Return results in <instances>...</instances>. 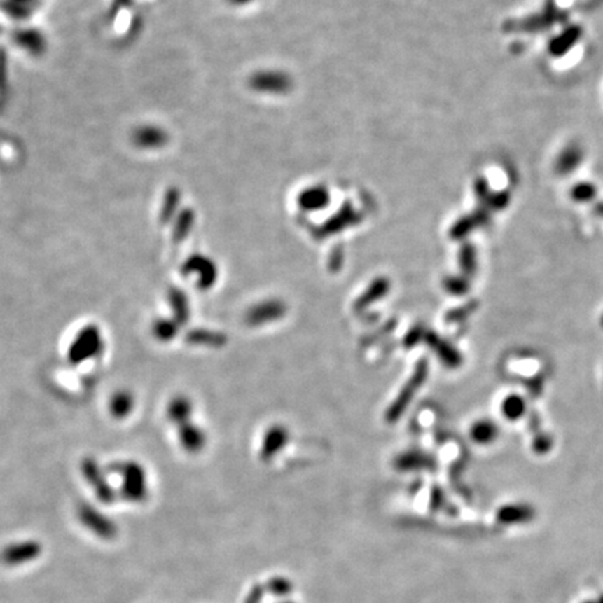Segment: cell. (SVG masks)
I'll return each mask as SVG.
<instances>
[{"label": "cell", "mask_w": 603, "mask_h": 603, "mask_svg": "<svg viewBox=\"0 0 603 603\" xmlns=\"http://www.w3.org/2000/svg\"><path fill=\"white\" fill-rule=\"evenodd\" d=\"M185 274H199L197 285L201 289L211 288L216 281V270L215 265L200 256H195L188 260V263L183 265Z\"/></svg>", "instance_id": "7"}, {"label": "cell", "mask_w": 603, "mask_h": 603, "mask_svg": "<svg viewBox=\"0 0 603 603\" xmlns=\"http://www.w3.org/2000/svg\"><path fill=\"white\" fill-rule=\"evenodd\" d=\"M102 351V337L95 326L84 327L74 338L69 349V362L80 365L98 356Z\"/></svg>", "instance_id": "2"}, {"label": "cell", "mask_w": 603, "mask_h": 603, "mask_svg": "<svg viewBox=\"0 0 603 603\" xmlns=\"http://www.w3.org/2000/svg\"><path fill=\"white\" fill-rule=\"evenodd\" d=\"M284 313H285L284 303L278 300H268L251 307L246 314V320L250 326H261L263 323L272 321L282 317Z\"/></svg>", "instance_id": "8"}, {"label": "cell", "mask_w": 603, "mask_h": 603, "mask_svg": "<svg viewBox=\"0 0 603 603\" xmlns=\"http://www.w3.org/2000/svg\"><path fill=\"white\" fill-rule=\"evenodd\" d=\"M286 441H288V431L282 426L271 427L264 436L261 457L264 459L274 457L278 451L282 450V447L286 444Z\"/></svg>", "instance_id": "9"}, {"label": "cell", "mask_w": 603, "mask_h": 603, "mask_svg": "<svg viewBox=\"0 0 603 603\" xmlns=\"http://www.w3.org/2000/svg\"><path fill=\"white\" fill-rule=\"evenodd\" d=\"M192 410H193L192 402L185 397H176L169 402L167 412H168L169 420L181 426V424L189 422Z\"/></svg>", "instance_id": "12"}, {"label": "cell", "mask_w": 603, "mask_h": 603, "mask_svg": "<svg viewBox=\"0 0 603 603\" xmlns=\"http://www.w3.org/2000/svg\"><path fill=\"white\" fill-rule=\"evenodd\" d=\"M426 372H427L426 363H420V365L416 368L415 375H413V376H412V379L405 384V387H403L401 394L397 397V400L394 401V403L387 409L386 417H387V420H389V422H396V420L401 416L402 413H403V410H405V409H406V406L409 405V401H410V400H412V397L416 394V390H417V389L420 387V384L423 383V379L426 377Z\"/></svg>", "instance_id": "6"}, {"label": "cell", "mask_w": 603, "mask_h": 603, "mask_svg": "<svg viewBox=\"0 0 603 603\" xmlns=\"http://www.w3.org/2000/svg\"><path fill=\"white\" fill-rule=\"evenodd\" d=\"M77 515L81 524L98 538L104 541H112L116 538L118 527L115 525V522L111 521L101 511H98L95 507L83 503L77 510Z\"/></svg>", "instance_id": "3"}, {"label": "cell", "mask_w": 603, "mask_h": 603, "mask_svg": "<svg viewBox=\"0 0 603 603\" xmlns=\"http://www.w3.org/2000/svg\"><path fill=\"white\" fill-rule=\"evenodd\" d=\"M390 289V281L386 278H379L376 279L368 289L366 292L356 300V309L362 310L368 306H370L372 303H375V300L382 299L383 296H386V293Z\"/></svg>", "instance_id": "11"}, {"label": "cell", "mask_w": 603, "mask_h": 603, "mask_svg": "<svg viewBox=\"0 0 603 603\" xmlns=\"http://www.w3.org/2000/svg\"><path fill=\"white\" fill-rule=\"evenodd\" d=\"M581 157L583 155L577 147H571V148L566 150L556 164L557 172L559 174H569V172L574 171L576 169L574 167H577V164L581 161Z\"/></svg>", "instance_id": "17"}, {"label": "cell", "mask_w": 603, "mask_h": 603, "mask_svg": "<svg viewBox=\"0 0 603 603\" xmlns=\"http://www.w3.org/2000/svg\"><path fill=\"white\" fill-rule=\"evenodd\" d=\"M133 406H134L133 396H132L130 393H127V391H118V393L112 397L111 403H109L111 413H112L115 417H118V419L126 417V416L132 412Z\"/></svg>", "instance_id": "14"}, {"label": "cell", "mask_w": 603, "mask_h": 603, "mask_svg": "<svg viewBox=\"0 0 603 603\" xmlns=\"http://www.w3.org/2000/svg\"><path fill=\"white\" fill-rule=\"evenodd\" d=\"M42 553V545L36 541H22L7 545L0 552V562L6 566H21L36 560Z\"/></svg>", "instance_id": "4"}, {"label": "cell", "mask_w": 603, "mask_h": 603, "mask_svg": "<svg viewBox=\"0 0 603 603\" xmlns=\"http://www.w3.org/2000/svg\"><path fill=\"white\" fill-rule=\"evenodd\" d=\"M179 440L183 448L189 452H197L205 444L204 431L192 423H183L179 429Z\"/></svg>", "instance_id": "10"}, {"label": "cell", "mask_w": 603, "mask_h": 603, "mask_svg": "<svg viewBox=\"0 0 603 603\" xmlns=\"http://www.w3.org/2000/svg\"><path fill=\"white\" fill-rule=\"evenodd\" d=\"M595 189H594V186H591V185H578L576 189H574V197L576 199H578V200H584L585 197H591V196H594V192Z\"/></svg>", "instance_id": "18"}, {"label": "cell", "mask_w": 603, "mask_h": 603, "mask_svg": "<svg viewBox=\"0 0 603 603\" xmlns=\"http://www.w3.org/2000/svg\"><path fill=\"white\" fill-rule=\"evenodd\" d=\"M81 469H83V475H84L85 480L92 486L98 500L102 501L104 504H112L115 501L116 494H115L113 489L109 486V483L106 482L98 464L94 459L87 458L83 461Z\"/></svg>", "instance_id": "5"}, {"label": "cell", "mask_w": 603, "mask_h": 603, "mask_svg": "<svg viewBox=\"0 0 603 603\" xmlns=\"http://www.w3.org/2000/svg\"><path fill=\"white\" fill-rule=\"evenodd\" d=\"M112 469L118 472L122 479V494L126 500L140 503L147 497V482L144 469L136 462H118L112 465Z\"/></svg>", "instance_id": "1"}, {"label": "cell", "mask_w": 603, "mask_h": 603, "mask_svg": "<svg viewBox=\"0 0 603 603\" xmlns=\"http://www.w3.org/2000/svg\"><path fill=\"white\" fill-rule=\"evenodd\" d=\"M583 603H603V594L602 595H599V597H597V598H594V599H587V601H584Z\"/></svg>", "instance_id": "19"}, {"label": "cell", "mask_w": 603, "mask_h": 603, "mask_svg": "<svg viewBox=\"0 0 603 603\" xmlns=\"http://www.w3.org/2000/svg\"><path fill=\"white\" fill-rule=\"evenodd\" d=\"M188 341L197 345H214L219 347L225 342V337L222 334H216L207 330H195L193 333H189Z\"/></svg>", "instance_id": "15"}, {"label": "cell", "mask_w": 603, "mask_h": 603, "mask_svg": "<svg viewBox=\"0 0 603 603\" xmlns=\"http://www.w3.org/2000/svg\"><path fill=\"white\" fill-rule=\"evenodd\" d=\"M178 330H179V324L176 321H172L168 319L157 320L153 326V333L160 341L174 340L175 335L178 334Z\"/></svg>", "instance_id": "16"}, {"label": "cell", "mask_w": 603, "mask_h": 603, "mask_svg": "<svg viewBox=\"0 0 603 603\" xmlns=\"http://www.w3.org/2000/svg\"><path fill=\"white\" fill-rule=\"evenodd\" d=\"M169 302L175 313V321L179 326L185 324L189 320V302L186 295L181 289L172 288L169 291Z\"/></svg>", "instance_id": "13"}]
</instances>
